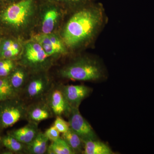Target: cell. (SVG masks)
<instances>
[{
    "mask_svg": "<svg viewBox=\"0 0 154 154\" xmlns=\"http://www.w3.org/2000/svg\"><path fill=\"white\" fill-rule=\"evenodd\" d=\"M103 20L102 5L91 2L69 19L63 33L64 42L67 47L74 48L91 40L99 32Z\"/></svg>",
    "mask_w": 154,
    "mask_h": 154,
    "instance_id": "6da1fadb",
    "label": "cell"
},
{
    "mask_svg": "<svg viewBox=\"0 0 154 154\" xmlns=\"http://www.w3.org/2000/svg\"><path fill=\"white\" fill-rule=\"evenodd\" d=\"M64 79L79 81H94L102 79L104 72L99 62L91 58L84 57L69 64L60 71Z\"/></svg>",
    "mask_w": 154,
    "mask_h": 154,
    "instance_id": "7a4b0ae2",
    "label": "cell"
},
{
    "mask_svg": "<svg viewBox=\"0 0 154 154\" xmlns=\"http://www.w3.org/2000/svg\"><path fill=\"white\" fill-rule=\"evenodd\" d=\"M33 0H21L8 7L0 15L3 23L15 28H21L28 24L34 11Z\"/></svg>",
    "mask_w": 154,
    "mask_h": 154,
    "instance_id": "3957f363",
    "label": "cell"
},
{
    "mask_svg": "<svg viewBox=\"0 0 154 154\" xmlns=\"http://www.w3.org/2000/svg\"><path fill=\"white\" fill-rule=\"evenodd\" d=\"M27 107L19 96L0 102V128L6 129L26 118Z\"/></svg>",
    "mask_w": 154,
    "mask_h": 154,
    "instance_id": "277c9868",
    "label": "cell"
},
{
    "mask_svg": "<svg viewBox=\"0 0 154 154\" xmlns=\"http://www.w3.org/2000/svg\"><path fill=\"white\" fill-rule=\"evenodd\" d=\"M68 117L70 128L83 140L96 139V134L93 128L81 114L79 108H71Z\"/></svg>",
    "mask_w": 154,
    "mask_h": 154,
    "instance_id": "5b68a950",
    "label": "cell"
},
{
    "mask_svg": "<svg viewBox=\"0 0 154 154\" xmlns=\"http://www.w3.org/2000/svg\"><path fill=\"white\" fill-rule=\"evenodd\" d=\"M51 88V84L47 77L38 76L28 80L22 92L26 99L36 100L48 94Z\"/></svg>",
    "mask_w": 154,
    "mask_h": 154,
    "instance_id": "8992f818",
    "label": "cell"
},
{
    "mask_svg": "<svg viewBox=\"0 0 154 154\" xmlns=\"http://www.w3.org/2000/svg\"><path fill=\"white\" fill-rule=\"evenodd\" d=\"M49 57L39 43L31 42L25 45L24 64L33 68H38L44 65Z\"/></svg>",
    "mask_w": 154,
    "mask_h": 154,
    "instance_id": "52a82bcc",
    "label": "cell"
},
{
    "mask_svg": "<svg viewBox=\"0 0 154 154\" xmlns=\"http://www.w3.org/2000/svg\"><path fill=\"white\" fill-rule=\"evenodd\" d=\"M48 97L47 102L56 116H68L71 107L67 102L60 87L51 89Z\"/></svg>",
    "mask_w": 154,
    "mask_h": 154,
    "instance_id": "ba28073f",
    "label": "cell"
},
{
    "mask_svg": "<svg viewBox=\"0 0 154 154\" xmlns=\"http://www.w3.org/2000/svg\"><path fill=\"white\" fill-rule=\"evenodd\" d=\"M60 88L71 108H79L82 102L92 91L91 88L83 85H68Z\"/></svg>",
    "mask_w": 154,
    "mask_h": 154,
    "instance_id": "9c48e42d",
    "label": "cell"
},
{
    "mask_svg": "<svg viewBox=\"0 0 154 154\" xmlns=\"http://www.w3.org/2000/svg\"><path fill=\"white\" fill-rule=\"evenodd\" d=\"M54 113L47 101L33 103L27 107L26 119L29 122H38L51 118Z\"/></svg>",
    "mask_w": 154,
    "mask_h": 154,
    "instance_id": "30bf717a",
    "label": "cell"
},
{
    "mask_svg": "<svg viewBox=\"0 0 154 154\" xmlns=\"http://www.w3.org/2000/svg\"><path fill=\"white\" fill-rule=\"evenodd\" d=\"M38 131V124L29 122L25 126L12 131L8 134L14 137L20 142L27 144L33 140Z\"/></svg>",
    "mask_w": 154,
    "mask_h": 154,
    "instance_id": "8fae6325",
    "label": "cell"
},
{
    "mask_svg": "<svg viewBox=\"0 0 154 154\" xmlns=\"http://www.w3.org/2000/svg\"><path fill=\"white\" fill-rule=\"evenodd\" d=\"M49 140L45 133L38 131L30 143L25 144V151L31 154H43L47 152Z\"/></svg>",
    "mask_w": 154,
    "mask_h": 154,
    "instance_id": "7c38bea8",
    "label": "cell"
},
{
    "mask_svg": "<svg viewBox=\"0 0 154 154\" xmlns=\"http://www.w3.org/2000/svg\"><path fill=\"white\" fill-rule=\"evenodd\" d=\"M27 72L22 67L15 68L8 76L11 87L18 95L22 93L28 82Z\"/></svg>",
    "mask_w": 154,
    "mask_h": 154,
    "instance_id": "4fadbf2b",
    "label": "cell"
},
{
    "mask_svg": "<svg viewBox=\"0 0 154 154\" xmlns=\"http://www.w3.org/2000/svg\"><path fill=\"white\" fill-rule=\"evenodd\" d=\"M84 154H112L113 152L106 144L96 139L83 140Z\"/></svg>",
    "mask_w": 154,
    "mask_h": 154,
    "instance_id": "5bb4252c",
    "label": "cell"
},
{
    "mask_svg": "<svg viewBox=\"0 0 154 154\" xmlns=\"http://www.w3.org/2000/svg\"><path fill=\"white\" fill-rule=\"evenodd\" d=\"M59 16V12L55 8H50L45 11L42 25L43 33L48 34L52 33Z\"/></svg>",
    "mask_w": 154,
    "mask_h": 154,
    "instance_id": "9a60e30c",
    "label": "cell"
},
{
    "mask_svg": "<svg viewBox=\"0 0 154 154\" xmlns=\"http://www.w3.org/2000/svg\"><path fill=\"white\" fill-rule=\"evenodd\" d=\"M61 137L65 141L75 154L82 153L84 142L82 138L69 128L66 132L63 133Z\"/></svg>",
    "mask_w": 154,
    "mask_h": 154,
    "instance_id": "2e32d148",
    "label": "cell"
},
{
    "mask_svg": "<svg viewBox=\"0 0 154 154\" xmlns=\"http://www.w3.org/2000/svg\"><path fill=\"white\" fill-rule=\"evenodd\" d=\"M48 154H75L67 143L61 137L52 142L48 146L47 152Z\"/></svg>",
    "mask_w": 154,
    "mask_h": 154,
    "instance_id": "e0dca14e",
    "label": "cell"
},
{
    "mask_svg": "<svg viewBox=\"0 0 154 154\" xmlns=\"http://www.w3.org/2000/svg\"><path fill=\"white\" fill-rule=\"evenodd\" d=\"M18 96L11 87L8 77L0 78V102Z\"/></svg>",
    "mask_w": 154,
    "mask_h": 154,
    "instance_id": "ac0fdd59",
    "label": "cell"
},
{
    "mask_svg": "<svg viewBox=\"0 0 154 154\" xmlns=\"http://www.w3.org/2000/svg\"><path fill=\"white\" fill-rule=\"evenodd\" d=\"M2 144L9 150L15 152L25 151V144L9 134L2 137Z\"/></svg>",
    "mask_w": 154,
    "mask_h": 154,
    "instance_id": "d6986e66",
    "label": "cell"
},
{
    "mask_svg": "<svg viewBox=\"0 0 154 154\" xmlns=\"http://www.w3.org/2000/svg\"><path fill=\"white\" fill-rule=\"evenodd\" d=\"M15 63L12 60L2 59L0 60V78H6L15 68Z\"/></svg>",
    "mask_w": 154,
    "mask_h": 154,
    "instance_id": "ffe728a7",
    "label": "cell"
},
{
    "mask_svg": "<svg viewBox=\"0 0 154 154\" xmlns=\"http://www.w3.org/2000/svg\"><path fill=\"white\" fill-rule=\"evenodd\" d=\"M54 47L57 51L58 54H65L67 51L63 42L56 35L52 33L48 34Z\"/></svg>",
    "mask_w": 154,
    "mask_h": 154,
    "instance_id": "44dd1931",
    "label": "cell"
},
{
    "mask_svg": "<svg viewBox=\"0 0 154 154\" xmlns=\"http://www.w3.org/2000/svg\"><path fill=\"white\" fill-rule=\"evenodd\" d=\"M54 125L62 134L66 132L70 128L69 122H67L64 120L63 119L61 118V116H57Z\"/></svg>",
    "mask_w": 154,
    "mask_h": 154,
    "instance_id": "7402d4cb",
    "label": "cell"
},
{
    "mask_svg": "<svg viewBox=\"0 0 154 154\" xmlns=\"http://www.w3.org/2000/svg\"><path fill=\"white\" fill-rule=\"evenodd\" d=\"M60 133L54 125L50 127L45 132V134L49 140L51 142L57 140L60 137Z\"/></svg>",
    "mask_w": 154,
    "mask_h": 154,
    "instance_id": "603a6c76",
    "label": "cell"
},
{
    "mask_svg": "<svg viewBox=\"0 0 154 154\" xmlns=\"http://www.w3.org/2000/svg\"><path fill=\"white\" fill-rule=\"evenodd\" d=\"M20 52L19 49H14L11 48L0 52V57L2 59H11L12 58L17 56Z\"/></svg>",
    "mask_w": 154,
    "mask_h": 154,
    "instance_id": "cb8c5ba5",
    "label": "cell"
},
{
    "mask_svg": "<svg viewBox=\"0 0 154 154\" xmlns=\"http://www.w3.org/2000/svg\"><path fill=\"white\" fill-rule=\"evenodd\" d=\"M48 57L58 54L57 51L52 44H40Z\"/></svg>",
    "mask_w": 154,
    "mask_h": 154,
    "instance_id": "d4e9b609",
    "label": "cell"
},
{
    "mask_svg": "<svg viewBox=\"0 0 154 154\" xmlns=\"http://www.w3.org/2000/svg\"><path fill=\"white\" fill-rule=\"evenodd\" d=\"M56 1L69 3L72 5H83L92 2L93 0H56Z\"/></svg>",
    "mask_w": 154,
    "mask_h": 154,
    "instance_id": "484cf974",
    "label": "cell"
},
{
    "mask_svg": "<svg viewBox=\"0 0 154 154\" xmlns=\"http://www.w3.org/2000/svg\"><path fill=\"white\" fill-rule=\"evenodd\" d=\"M15 42L13 40L9 39V40H5L3 42L1 47V52L8 50L9 49L12 48L13 45L15 43Z\"/></svg>",
    "mask_w": 154,
    "mask_h": 154,
    "instance_id": "4316f807",
    "label": "cell"
},
{
    "mask_svg": "<svg viewBox=\"0 0 154 154\" xmlns=\"http://www.w3.org/2000/svg\"><path fill=\"white\" fill-rule=\"evenodd\" d=\"M2 143V137H1V135H0V145Z\"/></svg>",
    "mask_w": 154,
    "mask_h": 154,
    "instance_id": "83f0119b",
    "label": "cell"
}]
</instances>
